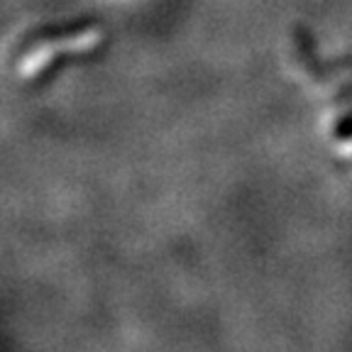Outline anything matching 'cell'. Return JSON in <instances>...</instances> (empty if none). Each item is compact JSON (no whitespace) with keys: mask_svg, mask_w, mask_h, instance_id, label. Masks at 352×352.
<instances>
[{"mask_svg":"<svg viewBox=\"0 0 352 352\" xmlns=\"http://www.w3.org/2000/svg\"><path fill=\"white\" fill-rule=\"evenodd\" d=\"M22 39L25 42L17 54V74L22 78H34L54 69L61 56L96 50L103 42V28L96 22H78V25L34 30Z\"/></svg>","mask_w":352,"mask_h":352,"instance_id":"cell-1","label":"cell"},{"mask_svg":"<svg viewBox=\"0 0 352 352\" xmlns=\"http://www.w3.org/2000/svg\"><path fill=\"white\" fill-rule=\"evenodd\" d=\"M289 47H292V52H289L292 69L303 81L316 88H333V81L352 69V61H336L333 64V61H325L323 56H318L314 39L298 28L292 32Z\"/></svg>","mask_w":352,"mask_h":352,"instance_id":"cell-2","label":"cell"},{"mask_svg":"<svg viewBox=\"0 0 352 352\" xmlns=\"http://www.w3.org/2000/svg\"><path fill=\"white\" fill-rule=\"evenodd\" d=\"M320 127L333 157L352 176V86L340 88L338 98H330Z\"/></svg>","mask_w":352,"mask_h":352,"instance_id":"cell-3","label":"cell"}]
</instances>
